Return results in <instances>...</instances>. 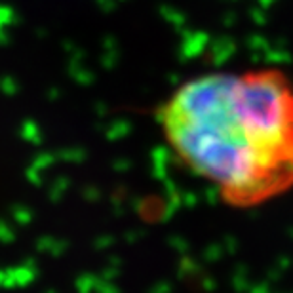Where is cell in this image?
<instances>
[{"mask_svg":"<svg viewBox=\"0 0 293 293\" xmlns=\"http://www.w3.org/2000/svg\"><path fill=\"white\" fill-rule=\"evenodd\" d=\"M177 160L232 207H255L293 189V80L280 69L204 72L156 112Z\"/></svg>","mask_w":293,"mask_h":293,"instance_id":"6da1fadb","label":"cell"}]
</instances>
